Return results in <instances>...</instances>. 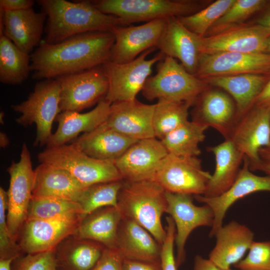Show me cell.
<instances>
[{"label":"cell","mask_w":270,"mask_h":270,"mask_svg":"<svg viewBox=\"0 0 270 270\" xmlns=\"http://www.w3.org/2000/svg\"><path fill=\"white\" fill-rule=\"evenodd\" d=\"M38 4L46 16L43 42H60L72 36L92 32H111L124 25L114 16L104 14L92 0H39Z\"/></svg>","instance_id":"7a4b0ae2"},{"label":"cell","mask_w":270,"mask_h":270,"mask_svg":"<svg viewBox=\"0 0 270 270\" xmlns=\"http://www.w3.org/2000/svg\"><path fill=\"white\" fill-rule=\"evenodd\" d=\"M168 154L160 140L146 138L132 145L114 164L126 182L154 180L160 162Z\"/></svg>","instance_id":"ac0fdd59"},{"label":"cell","mask_w":270,"mask_h":270,"mask_svg":"<svg viewBox=\"0 0 270 270\" xmlns=\"http://www.w3.org/2000/svg\"><path fill=\"white\" fill-rule=\"evenodd\" d=\"M30 56L19 49L8 38L0 34V81L16 85L28 78Z\"/></svg>","instance_id":"d6a6232c"},{"label":"cell","mask_w":270,"mask_h":270,"mask_svg":"<svg viewBox=\"0 0 270 270\" xmlns=\"http://www.w3.org/2000/svg\"><path fill=\"white\" fill-rule=\"evenodd\" d=\"M260 164L256 170H260L270 176V146L264 147L259 151Z\"/></svg>","instance_id":"7dc6e473"},{"label":"cell","mask_w":270,"mask_h":270,"mask_svg":"<svg viewBox=\"0 0 270 270\" xmlns=\"http://www.w3.org/2000/svg\"><path fill=\"white\" fill-rule=\"evenodd\" d=\"M202 38L188 30L178 17L171 16L166 19L156 48L165 56L178 60L194 76L201 54Z\"/></svg>","instance_id":"ffe728a7"},{"label":"cell","mask_w":270,"mask_h":270,"mask_svg":"<svg viewBox=\"0 0 270 270\" xmlns=\"http://www.w3.org/2000/svg\"><path fill=\"white\" fill-rule=\"evenodd\" d=\"M270 28L257 24H241L202 38L201 54L266 52Z\"/></svg>","instance_id":"4fadbf2b"},{"label":"cell","mask_w":270,"mask_h":270,"mask_svg":"<svg viewBox=\"0 0 270 270\" xmlns=\"http://www.w3.org/2000/svg\"><path fill=\"white\" fill-rule=\"evenodd\" d=\"M256 24L270 28V0H268L266 6L262 11Z\"/></svg>","instance_id":"f907efd6"},{"label":"cell","mask_w":270,"mask_h":270,"mask_svg":"<svg viewBox=\"0 0 270 270\" xmlns=\"http://www.w3.org/2000/svg\"><path fill=\"white\" fill-rule=\"evenodd\" d=\"M194 105L192 121L212 127L228 139L237 121L236 104L220 88L206 90Z\"/></svg>","instance_id":"44dd1931"},{"label":"cell","mask_w":270,"mask_h":270,"mask_svg":"<svg viewBox=\"0 0 270 270\" xmlns=\"http://www.w3.org/2000/svg\"><path fill=\"white\" fill-rule=\"evenodd\" d=\"M254 105L270 108V74L268 82L257 97Z\"/></svg>","instance_id":"c3c4849f"},{"label":"cell","mask_w":270,"mask_h":270,"mask_svg":"<svg viewBox=\"0 0 270 270\" xmlns=\"http://www.w3.org/2000/svg\"><path fill=\"white\" fill-rule=\"evenodd\" d=\"M234 266L239 270H270V240L254 241L248 255Z\"/></svg>","instance_id":"ab89813d"},{"label":"cell","mask_w":270,"mask_h":270,"mask_svg":"<svg viewBox=\"0 0 270 270\" xmlns=\"http://www.w3.org/2000/svg\"><path fill=\"white\" fill-rule=\"evenodd\" d=\"M270 75L242 74L210 76L202 79L208 86L227 92L235 102L237 120L254 104Z\"/></svg>","instance_id":"f1b7e54d"},{"label":"cell","mask_w":270,"mask_h":270,"mask_svg":"<svg viewBox=\"0 0 270 270\" xmlns=\"http://www.w3.org/2000/svg\"><path fill=\"white\" fill-rule=\"evenodd\" d=\"M124 258L117 248H104L97 262L90 270H122Z\"/></svg>","instance_id":"ee69618b"},{"label":"cell","mask_w":270,"mask_h":270,"mask_svg":"<svg viewBox=\"0 0 270 270\" xmlns=\"http://www.w3.org/2000/svg\"><path fill=\"white\" fill-rule=\"evenodd\" d=\"M60 86L61 112H80L104 98L108 82L102 65L56 78Z\"/></svg>","instance_id":"9c48e42d"},{"label":"cell","mask_w":270,"mask_h":270,"mask_svg":"<svg viewBox=\"0 0 270 270\" xmlns=\"http://www.w3.org/2000/svg\"><path fill=\"white\" fill-rule=\"evenodd\" d=\"M102 12L120 18L124 25L148 22L171 16H188L201 10L200 2L192 0H92Z\"/></svg>","instance_id":"52a82bcc"},{"label":"cell","mask_w":270,"mask_h":270,"mask_svg":"<svg viewBox=\"0 0 270 270\" xmlns=\"http://www.w3.org/2000/svg\"><path fill=\"white\" fill-rule=\"evenodd\" d=\"M208 126L188 120L160 140L168 154L177 156H198L199 144L205 139Z\"/></svg>","instance_id":"836d02e7"},{"label":"cell","mask_w":270,"mask_h":270,"mask_svg":"<svg viewBox=\"0 0 270 270\" xmlns=\"http://www.w3.org/2000/svg\"><path fill=\"white\" fill-rule=\"evenodd\" d=\"M38 159L70 173L84 186L123 180L114 160H102L89 156L72 144L47 147Z\"/></svg>","instance_id":"5b68a950"},{"label":"cell","mask_w":270,"mask_h":270,"mask_svg":"<svg viewBox=\"0 0 270 270\" xmlns=\"http://www.w3.org/2000/svg\"><path fill=\"white\" fill-rule=\"evenodd\" d=\"M7 171L10 180L7 192L6 222L12 235L16 240L27 219L34 181V171L26 144L22 146L20 160L13 161Z\"/></svg>","instance_id":"8fae6325"},{"label":"cell","mask_w":270,"mask_h":270,"mask_svg":"<svg viewBox=\"0 0 270 270\" xmlns=\"http://www.w3.org/2000/svg\"><path fill=\"white\" fill-rule=\"evenodd\" d=\"M0 13V34L28 54L40 46L46 20L44 12H37L30 8Z\"/></svg>","instance_id":"603a6c76"},{"label":"cell","mask_w":270,"mask_h":270,"mask_svg":"<svg viewBox=\"0 0 270 270\" xmlns=\"http://www.w3.org/2000/svg\"><path fill=\"white\" fill-rule=\"evenodd\" d=\"M226 140L247 158L250 170H256L260 149L270 146V108L254 105L238 120Z\"/></svg>","instance_id":"7c38bea8"},{"label":"cell","mask_w":270,"mask_h":270,"mask_svg":"<svg viewBox=\"0 0 270 270\" xmlns=\"http://www.w3.org/2000/svg\"><path fill=\"white\" fill-rule=\"evenodd\" d=\"M34 171L33 197L60 198L78 202L86 188L68 172L40 163Z\"/></svg>","instance_id":"83f0119b"},{"label":"cell","mask_w":270,"mask_h":270,"mask_svg":"<svg viewBox=\"0 0 270 270\" xmlns=\"http://www.w3.org/2000/svg\"><path fill=\"white\" fill-rule=\"evenodd\" d=\"M72 214H78L82 216V210L78 202L53 198L32 196L26 220L52 218Z\"/></svg>","instance_id":"8d00e7d4"},{"label":"cell","mask_w":270,"mask_h":270,"mask_svg":"<svg viewBox=\"0 0 270 270\" xmlns=\"http://www.w3.org/2000/svg\"><path fill=\"white\" fill-rule=\"evenodd\" d=\"M17 258V256H12L0 258V270H11L12 263Z\"/></svg>","instance_id":"816d5d0a"},{"label":"cell","mask_w":270,"mask_h":270,"mask_svg":"<svg viewBox=\"0 0 270 270\" xmlns=\"http://www.w3.org/2000/svg\"><path fill=\"white\" fill-rule=\"evenodd\" d=\"M56 248L58 267L62 270H90L100 258L104 246L96 242L72 234Z\"/></svg>","instance_id":"1f68e13d"},{"label":"cell","mask_w":270,"mask_h":270,"mask_svg":"<svg viewBox=\"0 0 270 270\" xmlns=\"http://www.w3.org/2000/svg\"><path fill=\"white\" fill-rule=\"evenodd\" d=\"M122 218L118 206H104L86 216L74 234L98 242L105 248H116L118 231Z\"/></svg>","instance_id":"4dcf8cb0"},{"label":"cell","mask_w":270,"mask_h":270,"mask_svg":"<svg viewBox=\"0 0 270 270\" xmlns=\"http://www.w3.org/2000/svg\"><path fill=\"white\" fill-rule=\"evenodd\" d=\"M270 192V176H259L250 170L248 160L244 156V164L232 185L224 193L214 198L202 195L194 196L198 202L208 206L214 214L213 226L209 236H214L223 225V220L227 210L238 200L258 192Z\"/></svg>","instance_id":"d6986e66"},{"label":"cell","mask_w":270,"mask_h":270,"mask_svg":"<svg viewBox=\"0 0 270 270\" xmlns=\"http://www.w3.org/2000/svg\"><path fill=\"white\" fill-rule=\"evenodd\" d=\"M111 104L103 99L92 110L86 113L66 111L57 116L56 132L52 134L47 147L58 146L76 138L80 133L90 132L106 122Z\"/></svg>","instance_id":"484cf974"},{"label":"cell","mask_w":270,"mask_h":270,"mask_svg":"<svg viewBox=\"0 0 270 270\" xmlns=\"http://www.w3.org/2000/svg\"><path fill=\"white\" fill-rule=\"evenodd\" d=\"M82 220L80 214H72L26 220L21 229L20 249L27 254L55 249L66 238L75 234Z\"/></svg>","instance_id":"5bb4252c"},{"label":"cell","mask_w":270,"mask_h":270,"mask_svg":"<svg viewBox=\"0 0 270 270\" xmlns=\"http://www.w3.org/2000/svg\"><path fill=\"white\" fill-rule=\"evenodd\" d=\"M124 180L101 182L86 187L78 202L82 210L84 219L93 212L104 206H118V196Z\"/></svg>","instance_id":"d590c367"},{"label":"cell","mask_w":270,"mask_h":270,"mask_svg":"<svg viewBox=\"0 0 270 270\" xmlns=\"http://www.w3.org/2000/svg\"><path fill=\"white\" fill-rule=\"evenodd\" d=\"M266 52L270 54V40L268 42V44Z\"/></svg>","instance_id":"db71d44e"},{"label":"cell","mask_w":270,"mask_h":270,"mask_svg":"<svg viewBox=\"0 0 270 270\" xmlns=\"http://www.w3.org/2000/svg\"><path fill=\"white\" fill-rule=\"evenodd\" d=\"M207 150L214 154L216 168L202 196L214 198L224 193L234 183L241 169L244 156L230 140L209 146Z\"/></svg>","instance_id":"f546056e"},{"label":"cell","mask_w":270,"mask_h":270,"mask_svg":"<svg viewBox=\"0 0 270 270\" xmlns=\"http://www.w3.org/2000/svg\"><path fill=\"white\" fill-rule=\"evenodd\" d=\"M156 48L148 49L133 60L116 64L110 61L102 65L108 82V88L104 100L110 103L132 101L142 92L152 72L153 66L166 56L160 52L151 59L146 58Z\"/></svg>","instance_id":"ba28073f"},{"label":"cell","mask_w":270,"mask_h":270,"mask_svg":"<svg viewBox=\"0 0 270 270\" xmlns=\"http://www.w3.org/2000/svg\"><path fill=\"white\" fill-rule=\"evenodd\" d=\"M8 194L0 188V258L19 256L20 250L12 235L6 222Z\"/></svg>","instance_id":"60d3db41"},{"label":"cell","mask_w":270,"mask_h":270,"mask_svg":"<svg viewBox=\"0 0 270 270\" xmlns=\"http://www.w3.org/2000/svg\"><path fill=\"white\" fill-rule=\"evenodd\" d=\"M166 236L162 244L160 256L161 270H176L177 266L174 252L176 234V225L170 216L166 217Z\"/></svg>","instance_id":"7bdbcfd3"},{"label":"cell","mask_w":270,"mask_h":270,"mask_svg":"<svg viewBox=\"0 0 270 270\" xmlns=\"http://www.w3.org/2000/svg\"><path fill=\"white\" fill-rule=\"evenodd\" d=\"M166 212L173 219L176 228L175 242L177 248L176 266L185 259L184 246L190 234L200 226H213L214 214L208 205L196 206L192 195L166 192Z\"/></svg>","instance_id":"9a60e30c"},{"label":"cell","mask_w":270,"mask_h":270,"mask_svg":"<svg viewBox=\"0 0 270 270\" xmlns=\"http://www.w3.org/2000/svg\"><path fill=\"white\" fill-rule=\"evenodd\" d=\"M137 141L114 130L104 122L83 134L72 144L92 158L114 161Z\"/></svg>","instance_id":"4316f807"},{"label":"cell","mask_w":270,"mask_h":270,"mask_svg":"<svg viewBox=\"0 0 270 270\" xmlns=\"http://www.w3.org/2000/svg\"><path fill=\"white\" fill-rule=\"evenodd\" d=\"M116 248L124 258L160 262L162 245L146 228L132 219L122 217L118 231Z\"/></svg>","instance_id":"d4e9b609"},{"label":"cell","mask_w":270,"mask_h":270,"mask_svg":"<svg viewBox=\"0 0 270 270\" xmlns=\"http://www.w3.org/2000/svg\"><path fill=\"white\" fill-rule=\"evenodd\" d=\"M214 236L216 245L208 259L220 270H228L248 250L254 234L246 226L232 220L220 228Z\"/></svg>","instance_id":"cb8c5ba5"},{"label":"cell","mask_w":270,"mask_h":270,"mask_svg":"<svg viewBox=\"0 0 270 270\" xmlns=\"http://www.w3.org/2000/svg\"><path fill=\"white\" fill-rule=\"evenodd\" d=\"M193 270H220L208 258H204L200 255L194 257Z\"/></svg>","instance_id":"681fc988"},{"label":"cell","mask_w":270,"mask_h":270,"mask_svg":"<svg viewBox=\"0 0 270 270\" xmlns=\"http://www.w3.org/2000/svg\"><path fill=\"white\" fill-rule=\"evenodd\" d=\"M270 74V54L223 52L201 54L194 76L202 80L222 76Z\"/></svg>","instance_id":"2e32d148"},{"label":"cell","mask_w":270,"mask_h":270,"mask_svg":"<svg viewBox=\"0 0 270 270\" xmlns=\"http://www.w3.org/2000/svg\"><path fill=\"white\" fill-rule=\"evenodd\" d=\"M212 175L202 168L198 156L168 154L160 162L154 180L166 192L203 195Z\"/></svg>","instance_id":"30bf717a"},{"label":"cell","mask_w":270,"mask_h":270,"mask_svg":"<svg viewBox=\"0 0 270 270\" xmlns=\"http://www.w3.org/2000/svg\"><path fill=\"white\" fill-rule=\"evenodd\" d=\"M154 104L152 126L155 138L160 140L188 120V110L192 106L163 98Z\"/></svg>","instance_id":"e575fe53"},{"label":"cell","mask_w":270,"mask_h":270,"mask_svg":"<svg viewBox=\"0 0 270 270\" xmlns=\"http://www.w3.org/2000/svg\"><path fill=\"white\" fill-rule=\"evenodd\" d=\"M114 37L111 32H92L70 37L60 42H41L30 55L34 79L56 78L110 62Z\"/></svg>","instance_id":"6da1fadb"},{"label":"cell","mask_w":270,"mask_h":270,"mask_svg":"<svg viewBox=\"0 0 270 270\" xmlns=\"http://www.w3.org/2000/svg\"><path fill=\"white\" fill-rule=\"evenodd\" d=\"M14 270H58L56 248L28 254L16 261Z\"/></svg>","instance_id":"b9f144b4"},{"label":"cell","mask_w":270,"mask_h":270,"mask_svg":"<svg viewBox=\"0 0 270 270\" xmlns=\"http://www.w3.org/2000/svg\"><path fill=\"white\" fill-rule=\"evenodd\" d=\"M166 19H158L136 26H118L111 32L114 37L110 61L116 64L131 62L144 51L156 48Z\"/></svg>","instance_id":"e0dca14e"},{"label":"cell","mask_w":270,"mask_h":270,"mask_svg":"<svg viewBox=\"0 0 270 270\" xmlns=\"http://www.w3.org/2000/svg\"><path fill=\"white\" fill-rule=\"evenodd\" d=\"M32 0H0V12L18 11L32 8Z\"/></svg>","instance_id":"f6af8a7d"},{"label":"cell","mask_w":270,"mask_h":270,"mask_svg":"<svg viewBox=\"0 0 270 270\" xmlns=\"http://www.w3.org/2000/svg\"><path fill=\"white\" fill-rule=\"evenodd\" d=\"M156 70L154 76L148 78L142 90L150 101L163 98L193 106L209 86L190 74L176 59L168 56L157 63Z\"/></svg>","instance_id":"277c9868"},{"label":"cell","mask_w":270,"mask_h":270,"mask_svg":"<svg viewBox=\"0 0 270 270\" xmlns=\"http://www.w3.org/2000/svg\"><path fill=\"white\" fill-rule=\"evenodd\" d=\"M268 2L266 0H234L226 12L211 27L206 36L244 23L254 14L262 12Z\"/></svg>","instance_id":"f35d334b"},{"label":"cell","mask_w":270,"mask_h":270,"mask_svg":"<svg viewBox=\"0 0 270 270\" xmlns=\"http://www.w3.org/2000/svg\"><path fill=\"white\" fill-rule=\"evenodd\" d=\"M154 106L136 99L115 102L110 105L105 122L114 130L136 140L155 138L152 126Z\"/></svg>","instance_id":"7402d4cb"},{"label":"cell","mask_w":270,"mask_h":270,"mask_svg":"<svg viewBox=\"0 0 270 270\" xmlns=\"http://www.w3.org/2000/svg\"><path fill=\"white\" fill-rule=\"evenodd\" d=\"M232 270V269L230 268V270Z\"/></svg>","instance_id":"11a10c76"},{"label":"cell","mask_w":270,"mask_h":270,"mask_svg":"<svg viewBox=\"0 0 270 270\" xmlns=\"http://www.w3.org/2000/svg\"><path fill=\"white\" fill-rule=\"evenodd\" d=\"M60 88L56 78L45 79L37 82L34 91L22 102L12 106L20 114L16 119L20 125L28 127L35 124L36 136L34 146L47 145L52 135L53 122L62 112L60 108Z\"/></svg>","instance_id":"8992f818"},{"label":"cell","mask_w":270,"mask_h":270,"mask_svg":"<svg viewBox=\"0 0 270 270\" xmlns=\"http://www.w3.org/2000/svg\"><path fill=\"white\" fill-rule=\"evenodd\" d=\"M118 207L122 217L132 220L146 228L162 245L166 232L161 218L166 212V191L153 180H124L118 196Z\"/></svg>","instance_id":"3957f363"},{"label":"cell","mask_w":270,"mask_h":270,"mask_svg":"<svg viewBox=\"0 0 270 270\" xmlns=\"http://www.w3.org/2000/svg\"><path fill=\"white\" fill-rule=\"evenodd\" d=\"M10 144V140L6 134L0 132V146L2 148H6Z\"/></svg>","instance_id":"f5cc1de1"},{"label":"cell","mask_w":270,"mask_h":270,"mask_svg":"<svg viewBox=\"0 0 270 270\" xmlns=\"http://www.w3.org/2000/svg\"><path fill=\"white\" fill-rule=\"evenodd\" d=\"M122 270H161L160 262H146L124 258Z\"/></svg>","instance_id":"bcb514c9"},{"label":"cell","mask_w":270,"mask_h":270,"mask_svg":"<svg viewBox=\"0 0 270 270\" xmlns=\"http://www.w3.org/2000/svg\"><path fill=\"white\" fill-rule=\"evenodd\" d=\"M234 0H218L192 14L178 17L188 30L204 37L226 12Z\"/></svg>","instance_id":"74e56055"}]
</instances>
